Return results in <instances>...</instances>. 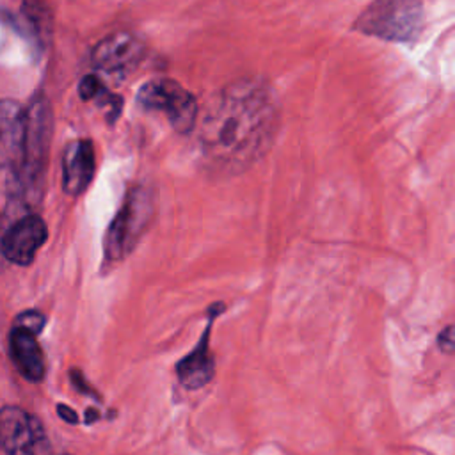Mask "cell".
<instances>
[{"label": "cell", "instance_id": "cell-6", "mask_svg": "<svg viewBox=\"0 0 455 455\" xmlns=\"http://www.w3.org/2000/svg\"><path fill=\"white\" fill-rule=\"evenodd\" d=\"M25 107L11 98L0 100V187L20 192V171L23 155Z\"/></svg>", "mask_w": 455, "mask_h": 455}, {"label": "cell", "instance_id": "cell-18", "mask_svg": "<svg viewBox=\"0 0 455 455\" xmlns=\"http://www.w3.org/2000/svg\"><path fill=\"white\" fill-rule=\"evenodd\" d=\"M57 412H59V416L66 421V423H78V416H76V412L71 409V407H68V405H64V403H59L57 405Z\"/></svg>", "mask_w": 455, "mask_h": 455}, {"label": "cell", "instance_id": "cell-7", "mask_svg": "<svg viewBox=\"0 0 455 455\" xmlns=\"http://www.w3.org/2000/svg\"><path fill=\"white\" fill-rule=\"evenodd\" d=\"M0 448L7 455H48L41 421L18 405L0 407Z\"/></svg>", "mask_w": 455, "mask_h": 455}, {"label": "cell", "instance_id": "cell-3", "mask_svg": "<svg viewBox=\"0 0 455 455\" xmlns=\"http://www.w3.org/2000/svg\"><path fill=\"white\" fill-rule=\"evenodd\" d=\"M155 215L153 192L142 185L130 188L121 208L114 215L103 242L105 261L124 259L139 243Z\"/></svg>", "mask_w": 455, "mask_h": 455}, {"label": "cell", "instance_id": "cell-2", "mask_svg": "<svg viewBox=\"0 0 455 455\" xmlns=\"http://www.w3.org/2000/svg\"><path fill=\"white\" fill-rule=\"evenodd\" d=\"M52 108L44 94H37L25 107L23 155L20 171V192L28 199H39L44 183L52 142Z\"/></svg>", "mask_w": 455, "mask_h": 455}, {"label": "cell", "instance_id": "cell-19", "mask_svg": "<svg viewBox=\"0 0 455 455\" xmlns=\"http://www.w3.org/2000/svg\"><path fill=\"white\" fill-rule=\"evenodd\" d=\"M87 412H89V414L85 416V423H92L94 419H98V418H100V414H98L96 411H92V409H89Z\"/></svg>", "mask_w": 455, "mask_h": 455}, {"label": "cell", "instance_id": "cell-9", "mask_svg": "<svg viewBox=\"0 0 455 455\" xmlns=\"http://www.w3.org/2000/svg\"><path fill=\"white\" fill-rule=\"evenodd\" d=\"M224 311L222 302H215L208 309V323L196 347L176 363V375L185 389H199L215 375V357L210 350V332L215 318Z\"/></svg>", "mask_w": 455, "mask_h": 455}, {"label": "cell", "instance_id": "cell-15", "mask_svg": "<svg viewBox=\"0 0 455 455\" xmlns=\"http://www.w3.org/2000/svg\"><path fill=\"white\" fill-rule=\"evenodd\" d=\"M101 85H103V82H101L98 76H94V75H87V76H84V78H82V82H80V85H78L80 98H82V100H85V101L92 100V98L96 96V92L100 91V87H101Z\"/></svg>", "mask_w": 455, "mask_h": 455}, {"label": "cell", "instance_id": "cell-4", "mask_svg": "<svg viewBox=\"0 0 455 455\" xmlns=\"http://www.w3.org/2000/svg\"><path fill=\"white\" fill-rule=\"evenodd\" d=\"M421 27V0H373L354 21L357 32L391 43L412 41Z\"/></svg>", "mask_w": 455, "mask_h": 455}, {"label": "cell", "instance_id": "cell-10", "mask_svg": "<svg viewBox=\"0 0 455 455\" xmlns=\"http://www.w3.org/2000/svg\"><path fill=\"white\" fill-rule=\"evenodd\" d=\"M144 53L146 46L137 36L132 32H114L92 48L91 59L105 73H126L137 68Z\"/></svg>", "mask_w": 455, "mask_h": 455}, {"label": "cell", "instance_id": "cell-16", "mask_svg": "<svg viewBox=\"0 0 455 455\" xmlns=\"http://www.w3.org/2000/svg\"><path fill=\"white\" fill-rule=\"evenodd\" d=\"M69 377H71V382H73L75 389H78L80 393H84V395H91V396H94L96 400H100V398H98V393H96L91 386H87V380L84 379V375H82L76 368H73V370L69 371Z\"/></svg>", "mask_w": 455, "mask_h": 455}, {"label": "cell", "instance_id": "cell-1", "mask_svg": "<svg viewBox=\"0 0 455 455\" xmlns=\"http://www.w3.org/2000/svg\"><path fill=\"white\" fill-rule=\"evenodd\" d=\"M279 126V103L263 78L228 84L201 117L199 148L204 162L228 174L256 164L272 146Z\"/></svg>", "mask_w": 455, "mask_h": 455}, {"label": "cell", "instance_id": "cell-17", "mask_svg": "<svg viewBox=\"0 0 455 455\" xmlns=\"http://www.w3.org/2000/svg\"><path fill=\"white\" fill-rule=\"evenodd\" d=\"M437 345L443 352L446 354H451L453 352V347H455V341H453V325H446L439 336H437Z\"/></svg>", "mask_w": 455, "mask_h": 455}, {"label": "cell", "instance_id": "cell-13", "mask_svg": "<svg viewBox=\"0 0 455 455\" xmlns=\"http://www.w3.org/2000/svg\"><path fill=\"white\" fill-rule=\"evenodd\" d=\"M23 14L25 20L30 23L32 32L37 39H44L52 28V16L50 9L44 0H23Z\"/></svg>", "mask_w": 455, "mask_h": 455}, {"label": "cell", "instance_id": "cell-8", "mask_svg": "<svg viewBox=\"0 0 455 455\" xmlns=\"http://www.w3.org/2000/svg\"><path fill=\"white\" fill-rule=\"evenodd\" d=\"M46 238L48 228L44 220L36 213H28L5 229L0 238V252L7 261L27 267L34 261Z\"/></svg>", "mask_w": 455, "mask_h": 455}, {"label": "cell", "instance_id": "cell-12", "mask_svg": "<svg viewBox=\"0 0 455 455\" xmlns=\"http://www.w3.org/2000/svg\"><path fill=\"white\" fill-rule=\"evenodd\" d=\"M9 355L21 377L30 382L43 380L46 373V363L34 332L12 325L9 332Z\"/></svg>", "mask_w": 455, "mask_h": 455}, {"label": "cell", "instance_id": "cell-14", "mask_svg": "<svg viewBox=\"0 0 455 455\" xmlns=\"http://www.w3.org/2000/svg\"><path fill=\"white\" fill-rule=\"evenodd\" d=\"M44 323H46V318H44L43 313H39V311H36V309H28V311L20 313V315L16 316V320H14L12 325L21 327V329H25V331H28V332H34V334L37 336V334L43 331Z\"/></svg>", "mask_w": 455, "mask_h": 455}, {"label": "cell", "instance_id": "cell-5", "mask_svg": "<svg viewBox=\"0 0 455 455\" xmlns=\"http://www.w3.org/2000/svg\"><path fill=\"white\" fill-rule=\"evenodd\" d=\"M137 101L149 110L167 116L171 126L180 133H188L197 121V101L192 92L171 78H153L142 84Z\"/></svg>", "mask_w": 455, "mask_h": 455}, {"label": "cell", "instance_id": "cell-11", "mask_svg": "<svg viewBox=\"0 0 455 455\" xmlns=\"http://www.w3.org/2000/svg\"><path fill=\"white\" fill-rule=\"evenodd\" d=\"M96 155L89 139L71 140L62 155V188L69 196H80L94 178Z\"/></svg>", "mask_w": 455, "mask_h": 455}]
</instances>
